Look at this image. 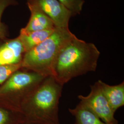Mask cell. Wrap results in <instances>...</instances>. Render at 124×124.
Segmentation results:
<instances>
[{"label":"cell","mask_w":124,"mask_h":124,"mask_svg":"<svg viewBox=\"0 0 124 124\" xmlns=\"http://www.w3.org/2000/svg\"><path fill=\"white\" fill-rule=\"evenodd\" d=\"M13 0H0V39H3L5 37V31L1 19L2 14L5 9L13 3Z\"/></svg>","instance_id":"cell-15"},{"label":"cell","mask_w":124,"mask_h":124,"mask_svg":"<svg viewBox=\"0 0 124 124\" xmlns=\"http://www.w3.org/2000/svg\"><path fill=\"white\" fill-rule=\"evenodd\" d=\"M25 53L18 37L7 40L0 45V65L21 63Z\"/></svg>","instance_id":"cell-7"},{"label":"cell","mask_w":124,"mask_h":124,"mask_svg":"<svg viewBox=\"0 0 124 124\" xmlns=\"http://www.w3.org/2000/svg\"><path fill=\"white\" fill-rule=\"evenodd\" d=\"M90 93L86 96L79 95L80 102L102 120L109 124H118V121L115 118L112 110L106 98L102 92L99 80L90 86Z\"/></svg>","instance_id":"cell-5"},{"label":"cell","mask_w":124,"mask_h":124,"mask_svg":"<svg viewBox=\"0 0 124 124\" xmlns=\"http://www.w3.org/2000/svg\"><path fill=\"white\" fill-rule=\"evenodd\" d=\"M0 124H23L22 115L20 112L0 107Z\"/></svg>","instance_id":"cell-12"},{"label":"cell","mask_w":124,"mask_h":124,"mask_svg":"<svg viewBox=\"0 0 124 124\" xmlns=\"http://www.w3.org/2000/svg\"><path fill=\"white\" fill-rule=\"evenodd\" d=\"M45 77L22 68L15 72L0 85V107L20 112L23 100Z\"/></svg>","instance_id":"cell-4"},{"label":"cell","mask_w":124,"mask_h":124,"mask_svg":"<svg viewBox=\"0 0 124 124\" xmlns=\"http://www.w3.org/2000/svg\"><path fill=\"white\" fill-rule=\"evenodd\" d=\"M43 11L58 28H69V23L72 16L69 10L58 0H27Z\"/></svg>","instance_id":"cell-6"},{"label":"cell","mask_w":124,"mask_h":124,"mask_svg":"<svg viewBox=\"0 0 124 124\" xmlns=\"http://www.w3.org/2000/svg\"><path fill=\"white\" fill-rule=\"evenodd\" d=\"M71 13L72 16L79 14L84 3L83 0H58Z\"/></svg>","instance_id":"cell-14"},{"label":"cell","mask_w":124,"mask_h":124,"mask_svg":"<svg viewBox=\"0 0 124 124\" xmlns=\"http://www.w3.org/2000/svg\"><path fill=\"white\" fill-rule=\"evenodd\" d=\"M100 52L92 43L76 36L62 48L53 68V76L63 85L77 76L96 70Z\"/></svg>","instance_id":"cell-2"},{"label":"cell","mask_w":124,"mask_h":124,"mask_svg":"<svg viewBox=\"0 0 124 124\" xmlns=\"http://www.w3.org/2000/svg\"><path fill=\"white\" fill-rule=\"evenodd\" d=\"M102 92L108 102L112 110H116L124 105V82L120 84L110 85L98 80Z\"/></svg>","instance_id":"cell-9"},{"label":"cell","mask_w":124,"mask_h":124,"mask_svg":"<svg viewBox=\"0 0 124 124\" xmlns=\"http://www.w3.org/2000/svg\"><path fill=\"white\" fill-rule=\"evenodd\" d=\"M69 111L75 117V124H115L102 121L97 115L80 102L74 108H69Z\"/></svg>","instance_id":"cell-10"},{"label":"cell","mask_w":124,"mask_h":124,"mask_svg":"<svg viewBox=\"0 0 124 124\" xmlns=\"http://www.w3.org/2000/svg\"><path fill=\"white\" fill-rule=\"evenodd\" d=\"M76 36L69 28H57L47 39L25 53L22 68L47 77L53 75V68L62 48Z\"/></svg>","instance_id":"cell-3"},{"label":"cell","mask_w":124,"mask_h":124,"mask_svg":"<svg viewBox=\"0 0 124 124\" xmlns=\"http://www.w3.org/2000/svg\"><path fill=\"white\" fill-rule=\"evenodd\" d=\"M63 86L53 75L46 77L21 105L23 124H59L58 105Z\"/></svg>","instance_id":"cell-1"},{"label":"cell","mask_w":124,"mask_h":124,"mask_svg":"<svg viewBox=\"0 0 124 124\" xmlns=\"http://www.w3.org/2000/svg\"><path fill=\"white\" fill-rule=\"evenodd\" d=\"M22 68V63L0 65V85L4 83L13 74Z\"/></svg>","instance_id":"cell-13"},{"label":"cell","mask_w":124,"mask_h":124,"mask_svg":"<svg viewBox=\"0 0 124 124\" xmlns=\"http://www.w3.org/2000/svg\"><path fill=\"white\" fill-rule=\"evenodd\" d=\"M55 29L20 33L18 38L20 40L26 53L47 39L53 33Z\"/></svg>","instance_id":"cell-11"},{"label":"cell","mask_w":124,"mask_h":124,"mask_svg":"<svg viewBox=\"0 0 124 124\" xmlns=\"http://www.w3.org/2000/svg\"><path fill=\"white\" fill-rule=\"evenodd\" d=\"M31 15L26 26L22 28L20 33H29L33 31L54 30L55 26L53 21L35 5L27 2Z\"/></svg>","instance_id":"cell-8"}]
</instances>
